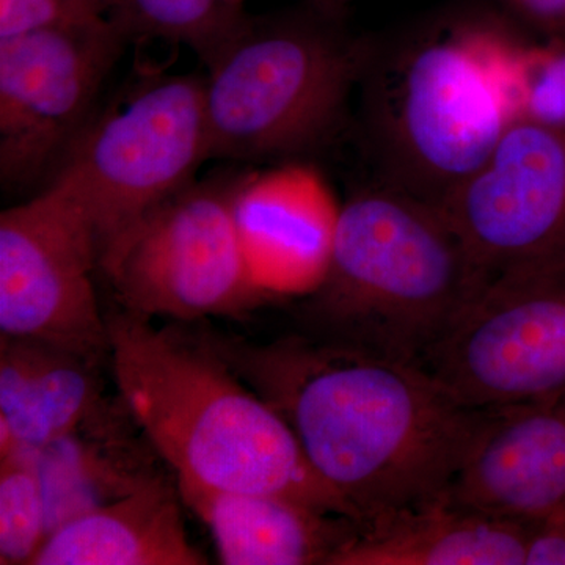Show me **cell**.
I'll use <instances>...</instances> for the list:
<instances>
[{"label": "cell", "instance_id": "cell-1", "mask_svg": "<svg viewBox=\"0 0 565 565\" xmlns=\"http://www.w3.org/2000/svg\"><path fill=\"white\" fill-rule=\"evenodd\" d=\"M210 343L288 423L362 526L444 494L481 423L482 408L459 403L418 364L356 345L310 333Z\"/></svg>", "mask_w": 565, "mask_h": 565}, {"label": "cell", "instance_id": "cell-2", "mask_svg": "<svg viewBox=\"0 0 565 565\" xmlns=\"http://www.w3.org/2000/svg\"><path fill=\"white\" fill-rule=\"evenodd\" d=\"M107 330L122 404L177 481L278 494L356 522L288 423L210 341L156 329L128 311L111 316Z\"/></svg>", "mask_w": 565, "mask_h": 565}, {"label": "cell", "instance_id": "cell-3", "mask_svg": "<svg viewBox=\"0 0 565 565\" xmlns=\"http://www.w3.org/2000/svg\"><path fill=\"white\" fill-rule=\"evenodd\" d=\"M489 281L437 204L381 182L341 203L305 333L419 364Z\"/></svg>", "mask_w": 565, "mask_h": 565}, {"label": "cell", "instance_id": "cell-4", "mask_svg": "<svg viewBox=\"0 0 565 565\" xmlns=\"http://www.w3.org/2000/svg\"><path fill=\"white\" fill-rule=\"evenodd\" d=\"M515 33L460 22L374 62L362 76L370 140L386 181L438 204L514 125L508 96Z\"/></svg>", "mask_w": 565, "mask_h": 565}, {"label": "cell", "instance_id": "cell-5", "mask_svg": "<svg viewBox=\"0 0 565 565\" xmlns=\"http://www.w3.org/2000/svg\"><path fill=\"white\" fill-rule=\"evenodd\" d=\"M338 13L313 2L248 14L206 66L211 159L302 161L334 139L371 54L344 31Z\"/></svg>", "mask_w": 565, "mask_h": 565}, {"label": "cell", "instance_id": "cell-6", "mask_svg": "<svg viewBox=\"0 0 565 565\" xmlns=\"http://www.w3.org/2000/svg\"><path fill=\"white\" fill-rule=\"evenodd\" d=\"M210 159L204 77L154 71L95 111L47 184L84 212L102 262Z\"/></svg>", "mask_w": 565, "mask_h": 565}, {"label": "cell", "instance_id": "cell-7", "mask_svg": "<svg viewBox=\"0 0 565 565\" xmlns=\"http://www.w3.org/2000/svg\"><path fill=\"white\" fill-rule=\"evenodd\" d=\"M239 173L195 180L99 262L125 311L195 321L239 316L266 296L245 264L233 215Z\"/></svg>", "mask_w": 565, "mask_h": 565}, {"label": "cell", "instance_id": "cell-8", "mask_svg": "<svg viewBox=\"0 0 565 565\" xmlns=\"http://www.w3.org/2000/svg\"><path fill=\"white\" fill-rule=\"evenodd\" d=\"M129 46L109 18L0 39V180L51 178Z\"/></svg>", "mask_w": 565, "mask_h": 565}, {"label": "cell", "instance_id": "cell-9", "mask_svg": "<svg viewBox=\"0 0 565 565\" xmlns=\"http://www.w3.org/2000/svg\"><path fill=\"white\" fill-rule=\"evenodd\" d=\"M418 366L471 408L564 396L565 270L490 280Z\"/></svg>", "mask_w": 565, "mask_h": 565}, {"label": "cell", "instance_id": "cell-10", "mask_svg": "<svg viewBox=\"0 0 565 565\" xmlns=\"http://www.w3.org/2000/svg\"><path fill=\"white\" fill-rule=\"evenodd\" d=\"M90 223L57 185L0 214V334L102 359L109 330L96 300Z\"/></svg>", "mask_w": 565, "mask_h": 565}, {"label": "cell", "instance_id": "cell-11", "mask_svg": "<svg viewBox=\"0 0 565 565\" xmlns=\"http://www.w3.org/2000/svg\"><path fill=\"white\" fill-rule=\"evenodd\" d=\"M437 206L489 280L565 270V131L514 122Z\"/></svg>", "mask_w": 565, "mask_h": 565}, {"label": "cell", "instance_id": "cell-12", "mask_svg": "<svg viewBox=\"0 0 565 565\" xmlns=\"http://www.w3.org/2000/svg\"><path fill=\"white\" fill-rule=\"evenodd\" d=\"M340 211L329 182L311 163L239 173L234 223L248 274L267 299H305L322 285Z\"/></svg>", "mask_w": 565, "mask_h": 565}, {"label": "cell", "instance_id": "cell-13", "mask_svg": "<svg viewBox=\"0 0 565 565\" xmlns=\"http://www.w3.org/2000/svg\"><path fill=\"white\" fill-rule=\"evenodd\" d=\"M449 500L505 522L531 525L565 503V394L482 408Z\"/></svg>", "mask_w": 565, "mask_h": 565}, {"label": "cell", "instance_id": "cell-14", "mask_svg": "<svg viewBox=\"0 0 565 565\" xmlns=\"http://www.w3.org/2000/svg\"><path fill=\"white\" fill-rule=\"evenodd\" d=\"M177 482L181 500L210 527L225 565H330L362 527L278 494Z\"/></svg>", "mask_w": 565, "mask_h": 565}, {"label": "cell", "instance_id": "cell-15", "mask_svg": "<svg viewBox=\"0 0 565 565\" xmlns=\"http://www.w3.org/2000/svg\"><path fill=\"white\" fill-rule=\"evenodd\" d=\"M93 360L0 334V455L36 451L109 411Z\"/></svg>", "mask_w": 565, "mask_h": 565}, {"label": "cell", "instance_id": "cell-16", "mask_svg": "<svg viewBox=\"0 0 565 565\" xmlns=\"http://www.w3.org/2000/svg\"><path fill=\"white\" fill-rule=\"evenodd\" d=\"M527 533L445 492L364 523L330 565H525Z\"/></svg>", "mask_w": 565, "mask_h": 565}, {"label": "cell", "instance_id": "cell-17", "mask_svg": "<svg viewBox=\"0 0 565 565\" xmlns=\"http://www.w3.org/2000/svg\"><path fill=\"white\" fill-rule=\"evenodd\" d=\"M161 476L55 527L32 565H203Z\"/></svg>", "mask_w": 565, "mask_h": 565}, {"label": "cell", "instance_id": "cell-18", "mask_svg": "<svg viewBox=\"0 0 565 565\" xmlns=\"http://www.w3.org/2000/svg\"><path fill=\"white\" fill-rule=\"evenodd\" d=\"M122 422L125 416L115 418L110 407L76 433L36 451H22L31 456L39 471L50 534L159 476L140 446L128 437Z\"/></svg>", "mask_w": 565, "mask_h": 565}, {"label": "cell", "instance_id": "cell-19", "mask_svg": "<svg viewBox=\"0 0 565 565\" xmlns=\"http://www.w3.org/2000/svg\"><path fill=\"white\" fill-rule=\"evenodd\" d=\"M232 0H117L109 20L129 44L167 41L210 66L248 18Z\"/></svg>", "mask_w": 565, "mask_h": 565}, {"label": "cell", "instance_id": "cell-20", "mask_svg": "<svg viewBox=\"0 0 565 565\" xmlns=\"http://www.w3.org/2000/svg\"><path fill=\"white\" fill-rule=\"evenodd\" d=\"M508 95L514 122L565 131V36H516L509 52Z\"/></svg>", "mask_w": 565, "mask_h": 565}, {"label": "cell", "instance_id": "cell-21", "mask_svg": "<svg viewBox=\"0 0 565 565\" xmlns=\"http://www.w3.org/2000/svg\"><path fill=\"white\" fill-rule=\"evenodd\" d=\"M47 534L46 498L31 456L0 455V564L32 565Z\"/></svg>", "mask_w": 565, "mask_h": 565}, {"label": "cell", "instance_id": "cell-22", "mask_svg": "<svg viewBox=\"0 0 565 565\" xmlns=\"http://www.w3.org/2000/svg\"><path fill=\"white\" fill-rule=\"evenodd\" d=\"M117 0H0V39L109 18Z\"/></svg>", "mask_w": 565, "mask_h": 565}, {"label": "cell", "instance_id": "cell-23", "mask_svg": "<svg viewBox=\"0 0 565 565\" xmlns=\"http://www.w3.org/2000/svg\"><path fill=\"white\" fill-rule=\"evenodd\" d=\"M527 526L525 565H565V503Z\"/></svg>", "mask_w": 565, "mask_h": 565}, {"label": "cell", "instance_id": "cell-24", "mask_svg": "<svg viewBox=\"0 0 565 565\" xmlns=\"http://www.w3.org/2000/svg\"><path fill=\"white\" fill-rule=\"evenodd\" d=\"M541 36H565V0H500Z\"/></svg>", "mask_w": 565, "mask_h": 565}, {"label": "cell", "instance_id": "cell-25", "mask_svg": "<svg viewBox=\"0 0 565 565\" xmlns=\"http://www.w3.org/2000/svg\"><path fill=\"white\" fill-rule=\"evenodd\" d=\"M315 2L321 3V6L330 7V9L341 10L344 7V3H348L349 0H315Z\"/></svg>", "mask_w": 565, "mask_h": 565}, {"label": "cell", "instance_id": "cell-26", "mask_svg": "<svg viewBox=\"0 0 565 565\" xmlns=\"http://www.w3.org/2000/svg\"><path fill=\"white\" fill-rule=\"evenodd\" d=\"M233 3H236V6H243L245 7V2H247V0H232Z\"/></svg>", "mask_w": 565, "mask_h": 565}]
</instances>
